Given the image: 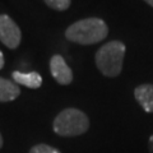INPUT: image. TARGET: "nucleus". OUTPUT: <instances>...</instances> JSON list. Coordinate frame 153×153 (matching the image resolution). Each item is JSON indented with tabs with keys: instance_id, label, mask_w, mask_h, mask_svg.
Listing matches in <instances>:
<instances>
[{
	"instance_id": "f257e3e1",
	"label": "nucleus",
	"mask_w": 153,
	"mask_h": 153,
	"mask_svg": "<svg viewBox=\"0 0 153 153\" xmlns=\"http://www.w3.org/2000/svg\"><path fill=\"white\" fill-rule=\"evenodd\" d=\"M108 35V27L101 18H85L70 25L65 31V37L75 44L93 45L103 41Z\"/></svg>"
},
{
	"instance_id": "f03ea898",
	"label": "nucleus",
	"mask_w": 153,
	"mask_h": 153,
	"mask_svg": "<svg viewBox=\"0 0 153 153\" xmlns=\"http://www.w3.org/2000/svg\"><path fill=\"white\" fill-rule=\"evenodd\" d=\"M126 47L121 41H111L101 46L96 52L94 61L97 69L105 76L115 78L121 73Z\"/></svg>"
},
{
	"instance_id": "7ed1b4c3",
	"label": "nucleus",
	"mask_w": 153,
	"mask_h": 153,
	"mask_svg": "<svg viewBox=\"0 0 153 153\" xmlns=\"http://www.w3.org/2000/svg\"><path fill=\"white\" fill-rule=\"evenodd\" d=\"M52 129L60 137H78L89 129V119L80 110L68 107L57 114L52 123Z\"/></svg>"
},
{
	"instance_id": "20e7f679",
	"label": "nucleus",
	"mask_w": 153,
	"mask_h": 153,
	"mask_svg": "<svg viewBox=\"0 0 153 153\" xmlns=\"http://www.w3.org/2000/svg\"><path fill=\"white\" fill-rule=\"evenodd\" d=\"M0 41L9 49H17L22 41V32L13 19L1 14L0 16Z\"/></svg>"
},
{
	"instance_id": "39448f33",
	"label": "nucleus",
	"mask_w": 153,
	"mask_h": 153,
	"mask_svg": "<svg viewBox=\"0 0 153 153\" xmlns=\"http://www.w3.org/2000/svg\"><path fill=\"white\" fill-rule=\"evenodd\" d=\"M50 71L52 78L61 85H68L73 82V71L66 64L63 56L54 55L50 60Z\"/></svg>"
},
{
	"instance_id": "423d86ee",
	"label": "nucleus",
	"mask_w": 153,
	"mask_h": 153,
	"mask_svg": "<svg viewBox=\"0 0 153 153\" xmlns=\"http://www.w3.org/2000/svg\"><path fill=\"white\" fill-rule=\"evenodd\" d=\"M134 97L146 112L153 114V84L138 85L134 89Z\"/></svg>"
},
{
	"instance_id": "0eeeda50",
	"label": "nucleus",
	"mask_w": 153,
	"mask_h": 153,
	"mask_svg": "<svg viewBox=\"0 0 153 153\" xmlns=\"http://www.w3.org/2000/svg\"><path fill=\"white\" fill-rule=\"evenodd\" d=\"M12 78L16 84L25 85L27 88H40L42 84V76L37 71H31V73H22V71H13Z\"/></svg>"
},
{
	"instance_id": "6e6552de",
	"label": "nucleus",
	"mask_w": 153,
	"mask_h": 153,
	"mask_svg": "<svg viewBox=\"0 0 153 153\" xmlns=\"http://www.w3.org/2000/svg\"><path fill=\"white\" fill-rule=\"evenodd\" d=\"M19 94H21V88L18 87V84L0 76V102L14 101Z\"/></svg>"
},
{
	"instance_id": "1a4fd4ad",
	"label": "nucleus",
	"mask_w": 153,
	"mask_h": 153,
	"mask_svg": "<svg viewBox=\"0 0 153 153\" xmlns=\"http://www.w3.org/2000/svg\"><path fill=\"white\" fill-rule=\"evenodd\" d=\"M44 1L46 3L47 7H50L51 9H55V10H59V12L66 10L71 4V0H44Z\"/></svg>"
},
{
	"instance_id": "9d476101",
	"label": "nucleus",
	"mask_w": 153,
	"mask_h": 153,
	"mask_svg": "<svg viewBox=\"0 0 153 153\" xmlns=\"http://www.w3.org/2000/svg\"><path fill=\"white\" fill-rule=\"evenodd\" d=\"M30 153H61L59 149L56 148L51 147V146H47V144H36L33 146L31 149H30Z\"/></svg>"
},
{
	"instance_id": "9b49d317",
	"label": "nucleus",
	"mask_w": 153,
	"mask_h": 153,
	"mask_svg": "<svg viewBox=\"0 0 153 153\" xmlns=\"http://www.w3.org/2000/svg\"><path fill=\"white\" fill-rule=\"evenodd\" d=\"M148 152L153 153V134L149 137V140H148Z\"/></svg>"
},
{
	"instance_id": "f8f14e48",
	"label": "nucleus",
	"mask_w": 153,
	"mask_h": 153,
	"mask_svg": "<svg viewBox=\"0 0 153 153\" xmlns=\"http://www.w3.org/2000/svg\"><path fill=\"white\" fill-rule=\"evenodd\" d=\"M3 66H4V55H3V52L0 51V70L3 69Z\"/></svg>"
},
{
	"instance_id": "ddd939ff",
	"label": "nucleus",
	"mask_w": 153,
	"mask_h": 153,
	"mask_svg": "<svg viewBox=\"0 0 153 153\" xmlns=\"http://www.w3.org/2000/svg\"><path fill=\"white\" fill-rule=\"evenodd\" d=\"M3 144H4V140H3V137H1V134H0V149H1Z\"/></svg>"
},
{
	"instance_id": "4468645a",
	"label": "nucleus",
	"mask_w": 153,
	"mask_h": 153,
	"mask_svg": "<svg viewBox=\"0 0 153 153\" xmlns=\"http://www.w3.org/2000/svg\"><path fill=\"white\" fill-rule=\"evenodd\" d=\"M144 1L148 4V5H151V7H153V0H144Z\"/></svg>"
}]
</instances>
